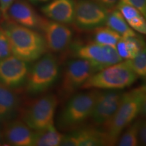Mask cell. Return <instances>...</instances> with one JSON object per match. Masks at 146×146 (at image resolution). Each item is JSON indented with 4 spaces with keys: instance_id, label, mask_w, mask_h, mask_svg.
Returning <instances> with one entry per match:
<instances>
[{
    "instance_id": "19",
    "label": "cell",
    "mask_w": 146,
    "mask_h": 146,
    "mask_svg": "<svg viewBox=\"0 0 146 146\" xmlns=\"http://www.w3.org/2000/svg\"><path fill=\"white\" fill-rule=\"evenodd\" d=\"M106 25L123 37L137 35L136 33L129 26L117 8L113 9L108 12Z\"/></svg>"
},
{
    "instance_id": "32",
    "label": "cell",
    "mask_w": 146,
    "mask_h": 146,
    "mask_svg": "<svg viewBox=\"0 0 146 146\" xmlns=\"http://www.w3.org/2000/svg\"><path fill=\"white\" fill-rule=\"evenodd\" d=\"M137 89H138L139 90L141 91V92L144 93V94H146V77L145 78V81H144L143 84L139 87H138Z\"/></svg>"
},
{
    "instance_id": "13",
    "label": "cell",
    "mask_w": 146,
    "mask_h": 146,
    "mask_svg": "<svg viewBox=\"0 0 146 146\" xmlns=\"http://www.w3.org/2000/svg\"><path fill=\"white\" fill-rule=\"evenodd\" d=\"M62 146L108 145L107 136L102 129L94 127H79L66 135H63Z\"/></svg>"
},
{
    "instance_id": "25",
    "label": "cell",
    "mask_w": 146,
    "mask_h": 146,
    "mask_svg": "<svg viewBox=\"0 0 146 146\" xmlns=\"http://www.w3.org/2000/svg\"><path fill=\"white\" fill-rule=\"evenodd\" d=\"M12 55L10 43L2 28H0V60Z\"/></svg>"
},
{
    "instance_id": "17",
    "label": "cell",
    "mask_w": 146,
    "mask_h": 146,
    "mask_svg": "<svg viewBox=\"0 0 146 146\" xmlns=\"http://www.w3.org/2000/svg\"><path fill=\"white\" fill-rule=\"evenodd\" d=\"M74 11V0H52L41 8V12L46 17L64 25L73 24Z\"/></svg>"
},
{
    "instance_id": "3",
    "label": "cell",
    "mask_w": 146,
    "mask_h": 146,
    "mask_svg": "<svg viewBox=\"0 0 146 146\" xmlns=\"http://www.w3.org/2000/svg\"><path fill=\"white\" fill-rule=\"evenodd\" d=\"M137 77L126 60L94 73L81 89L123 90L132 85Z\"/></svg>"
},
{
    "instance_id": "12",
    "label": "cell",
    "mask_w": 146,
    "mask_h": 146,
    "mask_svg": "<svg viewBox=\"0 0 146 146\" xmlns=\"http://www.w3.org/2000/svg\"><path fill=\"white\" fill-rule=\"evenodd\" d=\"M29 70L28 62L11 55L0 60V83L18 89L25 85Z\"/></svg>"
},
{
    "instance_id": "6",
    "label": "cell",
    "mask_w": 146,
    "mask_h": 146,
    "mask_svg": "<svg viewBox=\"0 0 146 146\" xmlns=\"http://www.w3.org/2000/svg\"><path fill=\"white\" fill-rule=\"evenodd\" d=\"M58 102V97L53 94L38 97L21 106L20 119L33 131L54 125V116Z\"/></svg>"
},
{
    "instance_id": "20",
    "label": "cell",
    "mask_w": 146,
    "mask_h": 146,
    "mask_svg": "<svg viewBox=\"0 0 146 146\" xmlns=\"http://www.w3.org/2000/svg\"><path fill=\"white\" fill-rule=\"evenodd\" d=\"M33 146H58L60 145L63 135L61 134L54 125L34 131Z\"/></svg>"
},
{
    "instance_id": "15",
    "label": "cell",
    "mask_w": 146,
    "mask_h": 146,
    "mask_svg": "<svg viewBox=\"0 0 146 146\" xmlns=\"http://www.w3.org/2000/svg\"><path fill=\"white\" fill-rule=\"evenodd\" d=\"M22 106L21 93L0 83V128L19 114Z\"/></svg>"
},
{
    "instance_id": "9",
    "label": "cell",
    "mask_w": 146,
    "mask_h": 146,
    "mask_svg": "<svg viewBox=\"0 0 146 146\" xmlns=\"http://www.w3.org/2000/svg\"><path fill=\"white\" fill-rule=\"evenodd\" d=\"M109 10L94 0L75 2L73 24L81 31H91L106 25Z\"/></svg>"
},
{
    "instance_id": "4",
    "label": "cell",
    "mask_w": 146,
    "mask_h": 146,
    "mask_svg": "<svg viewBox=\"0 0 146 146\" xmlns=\"http://www.w3.org/2000/svg\"><path fill=\"white\" fill-rule=\"evenodd\" d=\"M98 91L96 89L74 94L67 100L58 115L57 124L63 131H73L90 117Z\"/></svg>"
},
{
    "instance_id": "5",
    "label": "cell",
    "mask_w": 146,
    "mask_h": 146,
    "mask_svg": "<svg viewBox=\"0 0 146 146\" xmlns=\"http://www.w3.org/2000/svg\"><path fill=\"white\" fill-rule=\"evenodd\" d=\"M59 76V60L52 53H46L30 68L25 92L32 96L44 94L56 83Z\"/></svg>"
},
{
    "instance_id": "7",
    "label": "cell",
    "mask_w": 146,
    "mask_h": 146,
    "mask_svg": "<svg viewBox=\"0 0 146 146\" xmlns=\"http://www.w3.org/2000/svg\"><path fill=\"white\" fill-rule=\"evenodd\" d=\"M74 58L88 61L98 72L102 69L123 61L116 47L97 43L94 41H72L67 50Z\"/></svg>"
},
{
    "instance_id": "24",
    "label": "cell",
    "mask_w": 146,
    "mask_h": 146,
    "mask_svg": "<svg viewBox=\"0 0 146 146\" xmlns=\"http://www.w3.org/2000/svg\"><path fill=\"white\" fill-rule=\"evenodd\" d=\"M116 8L122 14L127 22L131 21V19L137 17L140 14H142L134 6L122 1H120L118 3V4L116 5Z\"/></svg>"
},
{
    "instance_id": "21",
    "label": "cell",
    "mask_w": 146,
    "mask_h": 146,
    "mask_svg": "<svg viewBox=\"0 0 146 146\" xmlns=\"http://www.w3.org/2000/svg\"><path fill=\"white\" fill-rule=\"evenodd\" d=\"M93 41L99 44L114 47L122 36L108 27H100L94 30Z\"/></svg>"
},
{
    "instance_id": "29",
    "label": "cell",
    "mask_w": 146,
    "mask_h": 146,
    "mask_svg": "<svg viewBox=\"0 0 146 146\" xmlns=\"http://www.w3.org/2000/svg\"><path fill=\"white\" fill-rule=\"evenodd\" d=\"M139 142L143 145H146V120L140 122L139 129Z\"/></svg>"
},
{
    "instance_id": "8",
    "label": "cell",
    "mask_w": 146,
    "mask_h": 146,
    "mask_svg": "<svg viewBox=\"0 0 146 146\" xmlns=\"http://www.w3.org/2000/svg\"><path fill=\"white\" fill-rule=\"evenodd\" d=\"M95 72L94 67L87 60L80 58L69 60L64 68L58 96L62 100H67L81 89L83 84Z\"/></svg>"
},
{
    "instance_id": "31",
    "label": "cell",
    "mask_w": 146,
    "mask_h": 146,
    "mask_svg": "<svg viewBox=\"0 0 146 146\" xmlns=\"http://www.w3.org/2000/svg\"><path fill=\"white\" fill-rule=\"evenodd\" d=\"M140 114L146 116V94H143V99H142L141 102V112H140Z\"/></svg>"
},
{
    "instance_id": "10",
    "label": "cell",
    "mask_w": 146,
    "mask_h": 146,
    "mask_svg": "<svg viewBox=\"0 0 146 146\" xmlns=\"http://www.w3.org/2000/svg\"><path fill=\"white\" fill-rule=\"evenodd\" d=\"M39 31L44 38L47 50L52 53L64 52L72 41V31L64 24L42 18Z\"/></svg>"
},
{
    "instance_id": "34",
    "label": "cell",
    "mask_w": 146,
    "mask_h": 146,
    "mask_svg": "<svg viewBox=\"0 0 146 146\" xmlns=\"http://www.w3.org/2000/svg\"><path fill=\"white\" fill-rule=\"evenodd\" d=\"M4 143V141H3L2 136H1V133H0V145H3L2 143Z\"/></svg>"
},
{
    "instance_id": "30",
    "label": "cell",
    "mask_w": 146,
    "mask_h": 146,
    "mask_svg": "<svg viewBox=\"0 0 146 146\" xmlns=\"http://www.w3.org/2000/svg\"><path fill=\"white\" fill-rule=\"evenodd\" d=\"M94 1H96L97 3H98L108 10L109 9L112 10L115 6H116L120 0H94Z\"/></svg>"
},
{
    "instance_id": "23",
    "label": "cell",
    "mask_w": 146,
    "mask_h": 146,
    "mask_svg": "<svg viewBox=\"0 0 146 146\" xmlns=\"http://www.w3.org/2000/svg\"><path fill=\"white\" fill-rule=\"evenodd\" d=\"M127 60L138 77H146V45L135 57Z\"/></svg>"
},
{
    "instance_id": "22",
    "label": "cell",
    "mask_w": 146,
    "mask_h": 146,
    "mask_svg": "<svg viewBox=\"0 0 146 146\" xmlns=\"http://www.w3.org/2000/svg\"><path fill=\"white\" fill-rule=\"evenodd\" d=\"M141 120H137L126 128L118 138L116 145L120 146H136L139 145V129Z\"/></svg>"
},
{
    "instance_id": "18",
    "label": "cell",
    "mask_w": 146,
    "mask_h": 146,
    "mask_svg": "<svg viewBox=\"0 0 146 146\" xmlns=\"http://www.w3.org/2000/svg\"><path fill=\"white\" fill-rule=\"evenodd\" d=\"M145 45L143 38L137 35L128 37L122 36L116 45V49L122 59L131 60L135 57Z\"/></svg>"
},
{
    "instance_id": "14",
    "label": "cell",
    "mask_w": 146,
    "mask_h": 146,
    "mask_svg": "<svg viewBox=\"0 0 146 146\" xmlns=\"http://www.w3.org/2000/svg\"><path fill=\"white\" fill-rule=\"evenodd\" d=\"M4 143L13 146H33L35 132L21 119L10 120L1 128Z\"/></svg>"
},
{
    "instance_id": "27",
    "label": "cell",
    "mask_w": 146,
    "mask_h": 146,
    "mask_svg": "<svg viewBox=\"0 0 146 146\" xmlns=\"http://www.w3.org/2000/svg\"><path fill=\"white\" fill-rule=\"evenodd\" d=\"M129 3L139 11L146 19V0H120Z\"/></svg>"
},
{
    "instance_id": "1",
    "label": "cell",
    "mask_w": 146,
    "mask_h": 146,
    "mask_svg": "<svg viewBox=\"0 0 146 146\" xmlns=\"http://www.w3.org/2000/svg\"><path fill=\"white\" fill-rule=\"evenodd\" d=\"M5 21L2 29L10 43L12 55L30 63L46 54L47 48L41 33L12 21Z\"/></svg>"
},
{
    "instance_id": "16",
    "label": "cell",
    "mask_w": 146,
    "mask_h": 146,
    "mask_svg": "<svg viewBox=\"0 0 146 146\" xmlns=\"http://www.w3.org/2000/svg\"><path fill=\"white\" fill-rule=\"evenodd\" d=\"M42 18L31 5L24 0L14 1L7 13V21L34 30L39 31Z\"/></svg>"
},
{
    "instance_id": "2",
    "label": "cell",
    "mask_w": 146,
    "mask_h": 146,
    "mask_svg": "<svg viewBox=\"0 0 146 146\" xmlns=\"http://www.w3.org/2000/svg\"><path fill=\"white\" fill-rule=\"evenodd\" d=\"M143 94L138 89L124 93L117 110L112 117L102 126V130L107 136L108 145H115L123 131L140 114Z\"/></svg>"
},
{
    "instance_id": "11",
    "label": "cell",
    "mask_w": 146,
    "mask_h": 146,
    "mask_svg": "<svg viewBox=\"0 0 146 146\" xmlns=\"http://www.w3.org/2000/svg\"><path fill=\"white\" fill-rule=\"evenodd\" d=\"M123 94L120 90L98 91L89 117L94 126L102 127L112 117L121 102Z\"/></svg>"
},
{
    "instance_id": "33",
    "label": "cell",
    "mask_w": 146,
    "mask_h": 146,
    "mask_svg": "<svg viewBox=\"0 0 146 146\" xmlns=\"http://www.w3.org/2000/svg\"><path fill=\"white\" fill-rule=\"evenodd\" d=\"M31 3H33V4H38V3H45L47 1H51V0H29Z\"/></svg>"
},
{
    "instance_id": "26",
    "label": "cell",
    "mask_w": 146,
    "mask_h": 146,
    "mask_svg": "<svg viewBox=\"0 0 146 146\" xmlns=\"http://www.w3.org/2000/svg\"><path fill=\"white\" fill-rule=\"evenodd\" d=\"M127 23L133 30L136 31L139 33L146 35V19L143 14L133 18L128 21Z\"/></svg>"
},
{
    "instance_id": "28",
    "label": "cell",
    "mask_w": 146,
    "mask_h": 146,
    "mask_svg": "<svg viewBox=\"0 0 146 146\" xmlns=\"http://www.w3.org/2000/svg\"><path fill=\"white\" fill-rule=\"evenodd\" d=\"M16 0H0V14L4 21H7V13L10 8Z\"/></svg>"
}]
</instances>
